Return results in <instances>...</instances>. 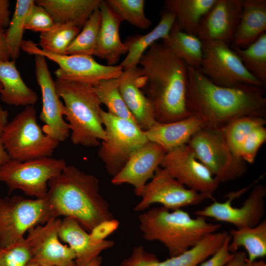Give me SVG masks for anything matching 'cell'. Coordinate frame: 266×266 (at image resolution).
Segmentation results:
<instances>
[{
  "label": "cell",
  "mask_w": 266,
  "mask_h": 266,
  "mask_svg": "<svg viewBox=\"0 0 266 266\" xmlns=\"http://www.w3.org/2000/svg\"><path fill=\"white\" fill-rule=\"evenodd\" d=\"M105 1L122 21H126L141 29H146L151 25V20L145 14V0H106Z\"/></svg>",
  "instance_id": "38"
},
{
  "label": "cell",
  "mask_w": 266,
  "mask_h": 266,
  "mask_svg": "<svg viewBox=\"0 0 266 266\" xmlns=\"http://www.w3.org/2000/svg\"><path fill=\"white\" fill-rule=\"evenodd\" d=\"M227 236L225 232L212 233L182 254L163 261L146 251L143 246H135L119 266H197L216 252Z\"/></svg>",
  "instance_id": "18"
},
{
  "label": "cell",
  "mask_w": 266,
  "mask_h": 266,
  "mask_svg": "<svg viewBox=\"0 0 266 266\" xmlns=\"http://www.w3.org/2000/svg\"><path fill=\"white\" fill-rule=\"evenodd\" d=\"M10 2L8 0H0V28L4 29L10 21Z\"/></svg>",
  "instance_id": "44"
},
{
  "label": "cell",
  "mask_w": 266,
  "mask_h": 266,
  "mask_svg": "<svg viewBox=\"0 0 266 266\" xmlns=\"http://www.w3.org/2000/svg\"><path fill=\"white\" fill-rule=\"evenodd\" d=\"M204 127L200 118L191 115L173 122H157L144 132L149 141L159 144L168 152L187 144L193 135Z\"/></svg>",
  "instance_id": "23"
},
{
  "label": "cell",
  "mask_w": 266,
  "mask_h": 266,
  "mask_svg": "<svg viewBox=\"0 0 266 266\" xmlns=\"http://www.w3.org/2000/svg\"><path fill=\"white\" fill-rule=\"evenodd\" d=\"M175 21L174 15L166 9L161 14L159 23L150 32L128 37L124 43L128 47L127 56L120 64L123 70L137 66L142 55L159 39L166 38Z\"/></svg>",
  "instance_id": "27"
},
{
  "label": "cell",
  "mask_w": 266,
  "mask_h": 266,
  "mask_svg": "<svg viewBox=\"0 0 266 266\" xmlns=\"http://www.w3.org/2000/svg\"><path fill=\"white\" fill-rule=\"evenodd\" d=\"M160 166L186 188L214 200L220 183L188 144L167 152Z\"/></svg>",
  "instance_id": "14"
},
{
  "label": "cell",
  "mask_w": 266,
  "mask_h": 266,
  "mask_svg": "<svg viewBox=\"0 0 266 266\" xmlns=\"http://www.w3.org/2000/svg\"><path fill=\"white\" fill-rule=\"evenodd\" d=\"M141 74V68L137 66L124 70L118 78V85L121 96L136 125L145 131L157 122L153 105L138 83Z\"/></svg>",
  "instance_id": "21"
},
{
  "label": "cell",
  "mask_w": 266,
  "mask_h": 266,
  "mask_svg": "<svg viewBox=\"0 0 266 266\" xmlns=\"http://www.w3.org/2000/svg\"><path fill=\"white\" fill-rule=\"evenodd\" d=\"M35 72L37 83L42 95V109L39 115L44 123L43 132L59 142L69 135L68 124L64 119L65 108L58 94L55 81L53 79L46 61L41 55H34Z\"/></svg>",
  "instance_id": "16"
},
{
  "label": "cell",
  "mask_w": 266,
  "mask_h": 266,
  "mask_svg": "<svg viewBox=\"0 0 266 266\" xmlns=\"http://www.w3.org/2000/svg\"><path fill=\"white\" fill-rule=\"evenodd\" d=\"M252 186L251 184L239 190L229 192L225 201L214 200L210 205L196 211L195 214L196 216L208 217L229 223L236 229L255 227L263 220L265 214L266 185L255 184L240 207H234L232 204L233 200Z\"/></svg>",
  "instance_id": "13"
},
{
  "label": "cell",
  "mask_w": 266,
  "mask_h": 266,
  "mask_svg": "<svg viewBox=\"0 0 266 266\" xmlns=\"http://www.w3.org/2000/svg\"><path fill=\"white\" fill-rule=\"evenodd\" d=\"M101 23L99 8L94 10L82 30L71 42L66 54L96 56Z\"/></svg>",
  "instance_id": "35"
},
{
  "label": "cell",
  "mask_w": 266,
  "mask_h": 266,
  "mask_svg": "<svg viewBox=\"0 0 266 266\" xmlns=\"http://www.w3.org/2000/svg\"><path fill=\"white\" fill-rule=\"evenodd\" d=\"M266 32V0H243L241 15L232 46L244 48Z\"/></svg>",
  "instance_id": "25"
},
{
  "label": "cell",
  "mask_w": 266,
  "mask_h": 266,
  "mask_svg": "<svg viewBox=\"0 0 266 266\" xmlns=\"http://www.w3.org/2000/svg\"><path fill=\"white\" fill-rule=\"evenodd\" d=\"M60 240L69 245L75 255V266H86L100 253L112 247L113 240H104L95 243L91 239L89 233L74 218L66 217L62 220L59 231Z\"/></svg>",
  "instance_id": "22"
},
{
  "label": "cell",
  "mask_w": 266,
  "mask_h": 266,
  "mask_svg": "<svg viewBox=\"0 0 266 266\" xmlns=\"http://www.w3.org/2000/svg\"><path fill=\"white\" fill-rule=\"evenodd\" d=\"M162 43L188 66L200 68L203 57L202 42L197 35L181 31L175 22L167 37L162 39Z\"/></svg>",
  "instance_id": "31"
},
{
  "label": "cell",
  "mask_w": 266,
  "mask_h": 266,
  "mask_svg": "<svg viewBox=\"0 0 266 266\" xmlns=\"http://www.w3.org/2000/svg\"><path fill=\"white\" fill-rule=\"evenodd\" d=\"M139 228L147 241H158L167 249L170 257L179 255L207 235L218 232L219 224L206 218H192L186 211L153 207L138 216Z\"/></svg>",
  "instance_id": "4"
},
{
  "label": "cell",
  "mask_w": 266,
  "mask_h": 266,
  "mask_svg": "<svg viewBox=\"0 0 266 266\" xmlns=\"http://www.w3.org/2000/svg\"><path fill=\"white\" fill-rule=\"evenodd\" d=\"M50 220L45 199H26L15 195L0 197V247L24 238L26 232Z\"/></svg>",
  "instance_id": "11"
},
{
  "label": "cell",
  "mask_w": 266,
  "mask_h": 266,
  "mask_svg": "<svg viewBox=\"0 0 266 266\" xmlns=\"http://www.w3.org/2000/svg\"><path fill=\"white\" fill-rule=\"evenodd\" d=\"M45 198L50 220L63 216L76 219L89 233L101 222L114 219L100 193L99 180L74 166H66L48 183Z\"/></svg>",
  "instance_id": "3"
},
{
  "label": "cell",
  "mask_w": 266,
  "mask_h": 266,
  "mask_svg": "<svg viewBox=\"0 0 266 266\" xmlns=\"http://www.w3.org/2000/svg\"><path fill=\"white\" fill-rule=\"evenodd\" d=\"M32 258L30 248L24 237L7 247H0V266H26Z\"/></svg>",
  "instance_id": "39"
},
{
  "label": "cell",
  "mask_w": 266,
  "mask_h": 266,
  "mask_svg": "<svg viewBox=\"0 0 266 266\" xmlns=\"http://www.w3.org/2000/svg\"><path fill=\"white\" fill-rule=\"evenodd\" d=\"M249 266H266V263L263 260H257L253 262Z\"/></svg>",
  "instance_id": "50"
},
{
  "label": "cell",
  "mask_w": 266,
  "mask_h": 266,
  "mask_svg": "<svg viewBox=\"0 0 266 266\" xmlns=\"http://www.w3.org/2000/svg\"><path fill=\"white\" fill-rule=\"evenodd\" d=\"M139 87L152 103L156 122L167 123L191 115L187 106L188 66L163 43H153L139 62Z\"/></svg>",
  "instance_id": "1"
},
{
  "label": "cell",
  "mask_w": 266,
  "mask_h": 266,
  "mask_svg": "<svg viewBox=\"0 0 266 266\" xmlns=\"http://www.w3.org/2000/svg\"><path fill=\"white\" fill-rule=\"evenodd\" d=\"M266 124V118L244 116L233 120L222 130L230 148L239 157L240 148L245 138L254 130Z\"/></svg>",
  "instance_id": "37"
},
{
  "label": "cell",
  "mask_w": 266,
  "mask_h": 266,
  "mask_svg": "<svg viewBox=\"0 0 266 266\" xmlns=\"http://www.w3.org/2000/svg\"><path fill=\"white\" fill-rule=\"evenodd\" d=\"M80 31V28L72 24H55L50 30L40 33L39 44L45 51L66 54L68 47Z\"/></svg>",
  "instance_id": "36"
},
{
  "label": "cell",
  "mask_w": 266,
  "mask_h": 266,
  "mask_svg": "<svg viewBox=\"0 0 266 266\" xmlns=\"http://www.w3.org/2000/svg\"><path fill=\"white\" fill-rule=\"evenodd\" d=\"M99 9L101 23L96 56L105 60L108 66H115L121 55L127 53L128 48L120 39L119 26L122 21L110 8L105 0H101Z\"/></svg>",
  "instance_id": "24"
},
{
  "label": "cell",
  "mask_w": 266,
  "mask_h": 266,
  "mask_svg": "<svg viewBox=\"0 0 266 266\" xmlns=\"http://www.w3.org/2000/svg\"><path fill=\"white\" fill-rule=\"evenodd\" d=\"M201 41L203 57L199 70L212 82L230 88H265L247 70L229 44L219 41Z\"/></svg>",
  "instance_id": "10"
},
{
  "label": "cell",
  "mask_w": 266,
  "mask_h": 266,
  "mask_svg": "<svg viewBox=\"0 0 266 266\" xmlns=\"http://www.w3.org/2000/svg\"><path fill=\"white\" fill-rule=\"evenodd\" d=\"M247 255L242 251H236L233 253L231 259L225 266H246Z\"/></svg>",
  "instance_id": "45"
},
{
  "label": "cell",
  "mask_w": 266,
  "mask_h": 266,
  "mask_svg": "<svg viewBox=\"0 0 266 266\" xmlns=\"http://www.w3.org/2000/svg\"><path fill=\"white\" fill-rule=\"evenodd\" d=\"M167 152L159 144L148 141L130 158L122 170L111 179L115 185L129 184L139 196L141 190L151 179Z\"/></svg>",
  "instance_id": "20"
},
{
  "label": "cell",
  "mask_w": 266,
  "mask_h": 266,
  "mask_svg": "<svg viewBox=\"0 0 266 266\" xmlns=\"http://www.w3.org/2000/svg\"><path fill=\"white\" fill-rule=\"evenodd\" d=\"M8 111L3 109L0 105V138L8 124Z\"/></svg>",
  "instance_id": "47"
},
{
  "label": "cell",
  "mask_w": 266,
  "mask_h": 266,
  "mask_svg": "<svg viewBox=\"0 0 266 266\" xmlns=\"http://www.w3.org/2000/svg\"><path fill=\"white\" fill-rule=\"evenodd\" d=\"M101 0H36L50 14L55 24H72L82 28Z\"/></svg>",
  "instance_id": "26"
},
{
  "label": "cell",
  "mask_w": 266,
  "mask_h": 266,
  "mask_svg": "<svg viewBox=\"0 0 266 266\" xmlns=\"http://www.w3.org/2000/svg\"><path fill=\"white\" fill-rule=\"evenodd\" d=\"M216 0H165V9L173 14L179 29L197 36L200 21Z\"/></svg>",
  "instance_id": "29"
},
{
  "label": "cell",
  "mask_w": 266,
  "mask_h": 266,
  "mask_svg": "<svg viewBox=\"0 0 266 266\" xmlns=\"http://www.w3.org/2000/svg\"><path fill=\"white\" fill-rule=\"evenodd\" d=\"M0 82L2 85L0 99L4 103L27 106L37 102L36 93L24 82L15 61H0Z\"/></svg>",
  "instance_id": "28"
},
{
  "label": "cell",
  "mask_w": 266,
  "mask_h": 266,
  "mask_svg": "<svg viewBox=\"0 0 266 266\" xmlns=\"http://www.w3.org/2000/svg\"><path fill=\"white\" fill-rule=\"evenodd\" d=\"M229 250L233 253L243 247L247 255L246 266L266 255V220L263 219L253 227L232 229Z\"/></svg>",
  "instance_id": "30"
},
{
  "label": "cell",
  "mask_w": 266,
  "mask_h": 266,
  "mask_svg": "<svg viewBox=\"0 0 266 266\" xmlns=\"http://www.w3.org/2000/svg\"><path fill=\"white\" fill-rule=\"evenodd\" d=\"M139 196L141 200L133 208L137 212L144 211L154 203L161 204L173 210L198 205L206 199L200 194L181 184L160 166L150 181L145 185Z\"/></svg>",
  "instance_id": "15"
},
{
  "label": "cell",
  "mask_w": 266,
  "mask_h": 266,
  "mask_svg": "<svg viewBox=\"0 0 266 266\" xmlns=\"http://www.w3.org/2000/svg\"><path fill=\"white\" fill-rule=\"evenodd\" d=\"M62 159L43 157L25 162L10 160L0 167V182L4 183L9 193L19 189L29 196L45 199L48 183L66 166Z\"/></svg>",
  "instance_id": "9"
},
{
  "label": "cell",
  "mask_w": 266,
  "mask_h": 266,
  "mask_svg": "<svg viewBox=\"0 0 266 266\" xmlns=\"http://www.w3.org/2000/svg\"><path fill=\"white\" fill-rule=\"evenodd\" d=\"M2 90V85L0 82V94L1 93Z\"/></svg>",
  "instance_id": "52"
},
{
  "label": "cell",
  "mask_w": 266,
  "mask_h": 266,
  "mask_svg": "<svg viewBox=\"0 0 266 266\" xmlns=\"http://www.w3.org/2000/svg\"><path fill=\"white\" fill-rule=\"evenodd\" d=\"M93 87L100 103L106 106L109 113L136 124L119 91L118 78L103 80Z\"/></svg>",
  "instance_id": "34"
},
{
  "label": "cell",
  "mask_w": 266,
  "mask_h": 266,
  "mask_svg": "<svg viewBox=\"0 0 266 266\" xmlns=\"http://www.w3.org/2000/svg\"><path fill=\"white\" fill-rule=\"evenodd\" d=\"M10 56L6 42L4 29L0 28V61H8Z\"/></svg>",
  "instance_id": "46"
},
{
  "label": "cell",
  "mask_w": 266,
  "mask_h": 266,
  "mask_svg": "<svg viewBox=\"0 0 266 266\" xmlns=\"http://www.w3.org/2000/svg\"></svg>",
  "instance_id": "53"
},
{
  "label": "cell",
  "mask_w": 266,
  "mask_h": 266,
  "mask_svg": "<svg viewBox=\"0 0 266 266\" xmlns=\"http://www.w3.org/2000/svg\"><path fill=\"white\" fill-rule=\"evenodd\" d=\"M265 94V88L216 85L199 69L188 66V108L191 115L203 120L206 127L222 129L244 116L266 118Z\"/></svg>",
  "instance_id": "2"
},
{
  "label": "cell",
  "mask_w": 266,
  "mask_h": 266,
  "mask_svg": "<svg viewBox=\"0 0 266 266\" xmlns=\"http://www.w3.org/2000/svg\"><path fill=\"white\" fill-rule=\"evenodd\" d=\"M55 24L48 12L41 6L34 3L26 19L25 30L40 33L52 29Z\"/></svg>",
  "instance_id": "41"
},
{
  "label": "cell",
  "mask_w": 266,
  "mask_h": 266,
  "mask_svg": "<svg viewBox=\"0 0 266 266\" xmlns=\"http://www.w3.org/2000/svg\"><path fill=\"white\" fill-rule=\"evenodd\" d=\"M62 220L51 219L28 231L25 238L32 255L31 262L40 266H75V255L59 237Z\"/></svg>",
  "instance_id": "17"
},
{
  "label": "cell",
  "mask_w": 266,
  "mask_h": 266,
  "mask_svg": "<svg viewBox=\"0 0 266 266\" xmlns=\"http://www.w3.org/2000/svg\"><path fill=\"white\" fill-rule=\"evenodd\" d=\"M0 139L11 160L20 162L51 157L60 143L43 132L33 105L8 123Z\"/></svg>",
  "instance_id": "6"
},
{
  "label": "cell",
  "mask_w": 266,
  "mask_h": 266,
  "mask_svg": "<svg viewBox=\"0 0 266 266\" xmlns=\"http://www.w3.org/2000/svg\"><path fill=\"white\" fill-rule=\"evenodd\" d=\"M11 160L0 139V167Z\"/></svg>",
  "instance_id": "48"
},
{
  "label": "cell",
  "mask_w": 266,
  "mask_h": 266,
  "mask_svg": "<svg viewBox=\"0 0 266 266\" xmlns=\"http://www.w3.org/2000/svg\"><path fill=\"white\" fill-rule=\"evenodd\" d=\"M58 94L64 100L65 117L75 145L85 147L100 145L106 138L102 122L101 103L92 85L56 79Z\"/></svg>",
  "instance_id": "5"
},
{
  "label": "cell",
  "mask_w": 266,
  "mask_h": 266,
  "mask_svg": "<svg viewBox=\"0 0 266 266\" xmlns=\"http://www.w3.org/2000/svg\"><path fill=\"white\" fill-rule=\"evenodd\" d=\"M188 144L219 183L238 179L247 170L246 162L230 148L222 129L204 127L193 135Z\"/></svg>",
  "instance_id": "8"
},
{
  "label": "cell",
  "mask_w": 266,
  "mask_h": 266,
  "mask_svg": "<svg viewBox=\"0 0 266 266\" xmlns=\"http://www.w3.org/2000/svg\"><path fill=\"white\" fill-rule=\"evenodd\" d=\"M119 226V222L115 219L103 221L89 233L90 238L94 243L100 242L116 230Z\"/></svg>",
  "instance_id": "43"
},
{
  "label": "cell",
  "mask_w": 266,
  "mask_h": 266,
  "mask_svg": "<svg viewBox=\"0 0 266 266\" xmlns=\"http://www.w3.org/2000/svg\"><path fill=\"white\" fill-rule=\"evenodd\" d=\"M101 117L106 138L100 144L98 156L107 173L113 177L122 170L131 157L149 140L144 131L133 122L102 109Z\"/></svg>",
  "instance_id": "7"
},
{
  "label": "cell",
  "mask_w": 266,
  "mask_h": 266,
  "mask_svg": "<svg viewBox=\"0 0 266 266\" xmlns=\"http://www.w3.org/2000/svg\"><path fill=\"white\" fill-rule=\"evenodd\" d=\"M21 50L30 55H39L56 63L59 67L54 74L57 79L94 85L103 80L118 78L123 71L120 65H103L92 56L57 54L45 51L31 40H23Z\"/></svg>",
  "instance_id": "12"
},
{
  "label": "cell",
  "mask_w": 266,
  "mask_h": 266,
  "mask_svg": "<svg viewBox=\"0 0 266 266\" xmlns=\"http://www.w3.org/2000/svg\"><path fill=\"white\" fill-rule=\"evenodd\" d=\"M242 4L243 0H216L201 20L197 36L229 44L239 23Z\"/></svg>",
  "instance_id": "19"
},
{
  "label": "cell",
  "mask_w": 266,
  "mask_h": 266,
  "mask_svg": "<svg viewBox=\"0 0 266 266\" xmlns=\"http://www.w3.org/2000/svg\"><path fill=\"white\" fill-rule=\"evenodd\" d=\"M26 266H40L39 265H38V264H35L33 262H32L31 261H30V262H29Z\"/></svg>",
  "instance_id": "51"
},
{
  "label": "cell",
  "mask_w": 266,
  "mask_h": 266,
  "mask_svg": "<svg viewBox=\"0 0 266 266\" xmlns=\"http://www.w3.org/2000/svg\"><path fill=\"white\" fill-rule=\"evenodd\" d=\"M266 141V129L264 126L254 130L243 141L239 157L246 163L252 164L260 147Z\"/></svg>",
  "instance_id": "40"
},
{
  "label": "cell",
  "mask_w": 266,
  "mask_h": 266,
  "mask_svg": "<svg viewBox=\"0 0 266 266\" xmlns=\"http://www.w3.org/2000/svg\"><path fill=\"white\" fill-rule=\"evenodd\" d=\"M33 0H17L15 9L5 32L10 59L15 61L20 56L27 16L33 5Z\"/></svg>",
  "instance_id": "32"
},
{
  "label": "cell",
  "mask_w": 266,
  "mask_h": 266,
  "mask_svg": "<svg viewBox=\"0 0 266 266\" xmlns=\"http://www.w3.org/2000/svg\"><path fill=\"white\" fill-rule=\"evenodd\" d=\"M247 70L265 87L266 85V32L244 48L231 46Z\"/></svg>",
  "instance_id": "33"
},
{
  "label": "cell",
  "mask_w": 266,
  "mask_h": 266,
  "mask_svg": "<svg viewBox=\"0 0 266 266\" xmlns=\"http://www.w3.org/2000/svg\"><path fill=\"white\" fill-rule=\"evenodd\" d=\"M102 261V258L100 255L91 261L86 266H100Z\"/></svg>",
  "instance_id": "49"
},
{
  "label": "cell",
  "mask_w": 266,
  "mask_h": 266,
  "mask_svg": "<svg viewBox=\"0 0 266 266\" xmlns=\"http://www.w3.org/2000/svg\"><path fill=\"white\" fill-rule=\"evenodd\" d=\"M231 236L228 234L220 247L212 255L197 266H225L231 259L233 254L229 250Z\"/></svg>",
  "instance_id": "42"
}]
</instances>
